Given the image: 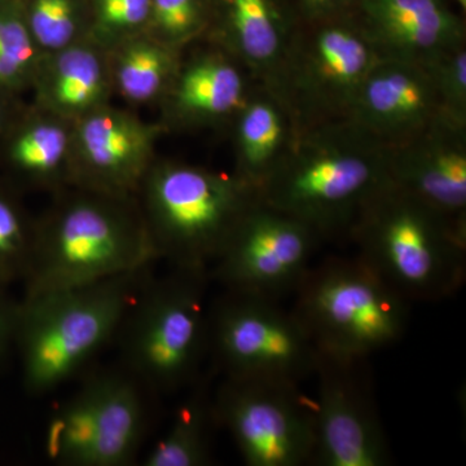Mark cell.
I'll return each mask as SVG.
<instances>
[{
    "mask_svg": "<svg viewBox=\"0 0 466 466\" xmlns=\"http://www.w3.org/2000/svg\"><path fill=\"white\" fill-rule=\"evenodd\" d=\"M390 152L346 116L308 126L297 131L259 198L323 238L349 232L364 205L391 184Z\"/></svg>",
    "mask_w": 466,
    "mask_h": 466,
    "instance_id": "1",
    "label": "cell"
},
{
    "mask_svg": "<svg viewBox=\"0 0 466 466\" xmlns=\"http://www.w3.org/2000/svg\"><path fill=\"white\" fill-rule=\"evenodd\" d=\"M155 260L135 196L67 187L35 218L24 297L142 271Z\"/></svg>",
    "mask_w": 466,
    "mask_h": 466,
    "instance_id": "2",
    "label": "cell"
},
{
    "mask_svg": "<svg viewBox=\"0 0 466 466\" xmlns=\"http://www.w3.org/2000/svg\"><path fill=\"white\" fill-rule=\"evenodd\" d=\"M359 256L404 299L438 302L466 279V225L389 184L349 229Z\"/></svg>",
    "mask_w": 466,
    "mask_h": 466,
    "instance_id": "3",
    "label": "cell"
},
{
    "mask_svg": "<svg viewBox=\"0 0 466 466\" xmlns=\"http://www.w3.org/2000/svg\"><path fill=\"white\" fill-rule=\"evenodd\" d=\"M144 271L23 296L16 351L26 392L56 390L108 345L146 284Z\"/></svg>",
    "mask_w": 466,
    "mask_h": 466,
    "instance_id": "4",
    "label": "cell"
},
{
    "mask_svg": "<svg viewBox=\"0 0 466 466\" xmlns=\"http://www.w3.org/2000/svg\"><path fill=\"white\" fill-rule=\"evenodd\" d=\"M258 196L233 173L158 157L135 193L157 259L208 274Z\"/></svg>",
    "mask_w": 466,
    "mask_h": 466,
    "instance_id": "5",
    "label": "cell"
},
{
    "mask_svg": "<svg viewBox=\"0 0 466 466\" xmlns=\"http://www.w3.org/2000/svg\"><path fill=\"white\" fill-rule=\"evenodd\" d=\"M293 314L320 357L346 363L400 341L410 300L360 257L329 258L311 266L294 290Z\"/></svg>",
    "mask_w": 466,
    "mask_h": 466,
    "instance_id": "6",
    "label": "cell"
},
{
    "mask_svg": "<svg viewBox=\"0 0 466 466\" xmlns=\"http://www.w3.org/2000/svg\"><path fill=\"white\" fill-rule=\"evenodd\" d=\"M208 275L173 268L143 285L121 327L126 366L137 381L171 392L198 377L208 352Z\"/></svg>",
    "mask_w": 466,
    "mask_h": 466,
    "instance_id": "7",
    "label": "cell"
},
{
    "mask_svg": "<svg viewBox=\"0 0 466 466\" xmlns=\"http://www.w3.org/2000/svg\"><path fill=\"white\" fill-rule=\"evenodd\" d=\"M208 352L225 379L299 385L320 354L291 309L278 299L227 290L208 311Z\"/></svg>",
    "mask_w": 466,
    "mask_h": 466,
    "instance_id": "8",
    "label": "cell"
},
{
    "mask_svg": "<svg viewBox=\"0 0 466 466\" xmlns=\"http://www.w3.org/2000/svg\"><path fill=\"white\" fill-rule=\"evenodd\" d=\"M293 32L272 92L284 101L297 130L345 118L381 55L360 24L336 17Z\"/></svg>",
    "mask_w": 466,
    "mask_h": 466,
    "instance_id": "9",
    "label": "cell"
},
{
    "mask_svg": "<svg viewBox=\"0 0 466 466\" xmlns=\"http://www.w3.org/2000/svg\"><path fill=\"white\" fill-rule=\"evenodd\" d=\"M213 413L248 465L300 466L314 459L315 410L299 385L225 379Z\"/></svg>",
    "mask_w": 466,
    "mask_h": 466,
    "instance_id": "10",
    "label": "cell"
},
{
    "mask_svg": "<svg viewBox=\"0 0 466 466\" xmlns=\"http://www.w3.org/2000/svg\"><path fill=\"white\" fill-rule=\"evenodd\" d=\"M321 238L258 196L236 223L211 275L227 290L279 300L293 294L305 278Z\"/></svg>",
    "mask_w": 466,
    "mask_h": 466,
    "instance_id": "11",
    "label": "cell"
},
{
    "mask_svg": "<svg viewBox=\"0 0 466 466\" xmlns=\"http://www.w3.org/2000/svg\"><path fill=\"white\" fill-rule=\"evenodd\" d=\"M158 122H147L135 109L101 106L73 122V186L116 196H135L157 158L165 135Z\"/></svg>",
    "mask_w": 466,
    "mask_h": 466,
    "instance_id": "12",
    "label": "cell"
},
{
    "mask_svg": "<svg viewBox=\"0 0 466 466\" xmlns=\"http://www.w3.org/2000/svg\"><path fill=\"white\" fill-rule=\"evenodd\" d=\"M359 363L320 357L315 373L319 379L315 464L383 466L389 462L390 452L379 415L355 373Z\"/></svg>",
    "mask_w": 466,
    "mask_h": 466,
    "instance_id": "13",
    "label": "cell"
},
{
    "mask_svg": "<svg viewBox=\"0 0 466 466\" xmlns=\"http://www.w3.org/2000/svg\"><path fill=\"white\" fill-rule=\"evenodd\" d=\"M182 55L157 108L165 133L231 125L257 85L231 55L207 42ZM256 84V82H254Z\"/></svg>",
    "mask_w": 466,
    "mask_h": 466,
    "instance_id": "14",
    "label": "cell"
},
{
    "mask_svg": "<svg viewBox=\"0 0 466 466\" xmlns=\"http://www.w3.org/2000/svg\"><path fill=\"white\" fill-rule=\"evenodd\" d=\"M390 179L398 188L466 225V125L441 115L392 147Z\"/></svg>",
    "mask_w": 466,
    "mask_h": 466,
    "instance_id": "15",
    "label": "cell"
},
{
    "mask_svg": "<svg viewBox=\"0 0 466 466\" xmlns=\"http://www.w3.org/2000/svg\"><path fill=\"white\" fill-rule=\"evenodd\" d=\"M441 115L433 79L422 64L382 57L368 73L346 118L392 148Z\"/></svg>",
    "mask_w": 466,
    "mask_h": 466,
    "instance_id": "16",
    "label": "cell"
},
{
    "mask_svg": "<svg viewBox=\"0 0 466 466\" xmlns=\"http://www.w3.org/2000/svg\"><path fill=\"white\" fill-rule=\"evenodd\" d=\"M72 133L73 122L27 100L0 142V177L21 195L72 187Z\"/></svg>",
    "mask_w": 466,
    "mask_h": 466,
    "instance_id": "17",
    "label": "cell"
},
{
    "mask_svg": "<svg viewBox=\"0 0 466 466\" xmlns=\"http://www.w3.org/2000/svg\"><path fill=\"white\" fill-rule=\"evenodd\" d=\"M360 25L381 57L424 64L465 45V30L443 0H358Z\"/></svg>",
    "mask_w": 466,
    "mask_h": 466,
    "instance_id": "18",
    "label": "cell"
},
{
    "mask_svg": "<svg viewBox=\"0 0 466 466\" xmlns=\"http://www.w3.org/2000/svg\"><path fill=\"white\" fill-rule=\"evenodd\" d=\"M208 7L202 41L231 55L256 85L272 90L293 34L274 0H208Z\"/></svg>",
    "mask_w": 466,
    "mask_h": 466,
    "instance_id": "19",
    "label": "cell"
},
{
    "mask_svg": "<svg viewBox=\"0 0 466 466\" xmlns=\"http://www.w3.org/2000/svg\"><path fill=\"white\" fill-rule=\"evenodd\" d=\"M29 96L36 108L70 122L108 106L115 97L108 52L87 39L43 55Z\"/></svg>",
    "mask_w": 466,
    "mask_h": 466,
    "instance_id": "20",
    "label": "cell"
},
{
    "mask_svg": "<svg viewBox=\"0 0 466 466\" xmlns=\"http://www.w3.org/2000/svg\"><path fill=\"white\" fill-rule=\"evenodd\" d=\"M231 127L233 174L259 193L299 131L293 116L275 92L257 85Z\"/></svg>",
    "mask_w": 466,
    "mask_h": 466,
    "instance_id": "21",
    "label": "cell"
},
{
    "mask_svg": "<svg viewBox=\"0 0 466 466\" xmlns=\"http://www.w3.org/2000/svg\"><path fill=\"white\" fill-rule=\"evenodd\" d=\"M146 433V407L137 381L124 373L104 372L94 440L85 466L133 464Z\"/></svg>",
    "mask_w": 466,
    "mask_h": 466,
    "instance_id": "22",
    "label": "cell"
},
{
    "mask_svg": "<svg viewBox=\"0 0 466 466\" xmlns=\"http://www.w3.org/2000/svg\"><path fill=\"white\" fill-rule=\"evenodd\" d=\"M106 52L113 95L131 109L158 106L183 55L148 34L127 39Z\"/></svg>",
    "mask_w": 466,
    "mask_h": 466,
    "instance_id": "23",
    "label": "cell"
},
{
    "mask_svg": "<svg viewBox=\"0 0 466 466\" xmlns=\"http://www.w3.org/2000/svg\"><path fill=\"white\" fill-rule=\"evenodd\" d=\"M104 372L84 385L54 410L45 433V453L51 461L85 466L94 440L95 424L103 392Z\"/></svg>",
    "mask_w": 466,
    "mask_h": 466,
    "instance_id": "24",
    "label": "cell"
},
{
    "mask_svg": "<svg viewBox=\"0 0 466 466\" xmlns=\"http://www.w3.org/2000/svg\"><path fill=\"white\" fill-rule=\"evenodd\" d=\"M214 419L213 401L202 392L187 400L167 433L150 450L146 466H201L210 459L208 424Z\"/></svg>",
    "mask_w": 466,
    "mask_h": 466,
    "instance_id": "25",
    "label": "cell"
},
{
    "mask_svg": "<svg viewBox=\"0 0 466 466\" xmlns=\"http://www.w3.org/2000/svg\"><path fill=\"white\" fill-rule=\"evenodd\" d=\"M24 21L42 55L90 39L88 0H20Z\"/></svg>",
    "mask_w": 466,
    "mask_h": 466,
    "instance_id": "26",
    "label": "cell"
},
{
    "mask_svg": "<svg viewBox=\"0 0 466 466\" xmlns=\"http://www.w3.org/2000/svg\"><path fill=\"white\" fill-rule=\"evenodd\" d=\"M35 218L23 195L0 177V287L24 283L32 265Z\"/></svg>",
    "mask_w": 466,
    "mask_h": 466,
    "instance_id": "27",
    "label": "cell"
},
{
    "mask_svg": "<svg viewBox=\"0 0 466 466\" xmlns=\"http://www.w3.org/2000/svg\"><path fill=\"white\" fill-rule=\"evenodd\" d=\"M42 56L24 21L20 0H0V88L27 96Z\"/></svg>",
    "mask_w": 466,
    "mask_h": 466,
    "instance_id": "28",
    "label": "cell"
},
{
    "mask_svg": "<svg viewBox=\"0 0 466 466\" xmlns=\"http://www.w3.org/2000/svg\"><path fill=\"white\" fill-rule=\"evenodd\" d=\"M208 25V0H150L146 34L177 51L205 38Z\"/></svg>",
    "mask_w": 466,
    "mask_h": 466,
    "instance_id": "29",
    "label": "cell"
},
{
    "mask_svg": "<svg viewBox=\"0 0 466 466\" xmlns=\"http://www.w3.org/2000/svg\"><path fill=\"white\" fill-rule=\"evenodd\" d=\"M88 5L90 41L106 51L147 32L150 0H88Z\"/></svg>",
    "mask_w": 466,
    "mask_h": 466,
    "instance_id": "30",
    "label": "cell"
},
{
    "mask_svg": "<svg viewBox=\"0 0 466 466\" xmlns=\"http://www.w3.org/2000/svg\"><path fill=\"white\" fill-rule=\"evenodd\" d=\"M438 97L441 115L466 125V47L460 45L424 64Z\"/></svg>",
    "mask_w": 466,
    "mask_h": 466,
    "instance_id": "31",
    "label": "cell"
},
{
    "mask_svg": "<svg viewBox=\"0 0 466 466\" xmlns=\"http://www.w3.org/2000/svg\"><path fill=\"white\" fill-rule=\"evenodd\" d=\"M21 299H14L8 288L0 287V370L16 350Z\"/></svg>",
    "mask_w": 466,
    "mask_h": 466,
    "instance_id": "32",
    "label": "cell"
},
{
    "mask_svg": "<svg viewBox=\"0 0 466 466\" xmlns=\"http://www.w3.org/2000/svg\"><path fill=\"white\" fill-rule=\"evenodd\" d=\"M26 103L23 95L0 88V142Z\"/></svg>",
    "mask_w": 466,
    "mask_h": 466,
    "instance_id": "33",
    "label": "cell"
},
{
    "mask_svg": "<svg viewBox=\"0 0 466 466\" xmlns=\"http://www.w3.org/2000/svg\"><path fill=\"white\" fill-rule=\"evenodd\" d=\"M300 2L306 15L312 21H320L341 17V12L349 7L352 0H300Z\"/></svg>",
    "mask_w": 466,
    "mask_h": 466,
    "instance_id": "34",
    "label": "cell"
},
{
    "mask_svg": "<svg viewBox=\"0 0 466 466\" xmlns=\"http://www.w3.org/2000/svg\"><path fill=\"white\" fill-rule=\"evenodd\" d=\"M456 2H458V5H460V7H461L462 9H465L466 8V0H456Z\"/></svg>",
    "mask_w": 466,
    "mask_h": 466,
    "instance_id": "35",
    "label": "cell"
}]
</instances>
